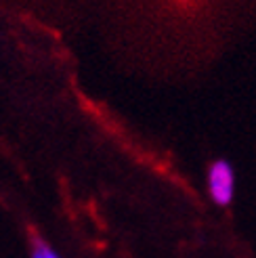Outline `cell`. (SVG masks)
Listing matches in <instances>:
<instances>
[{
    "instance_id": "cell-1",
    "label": "cell",
    "mask_w": 256,
    "mask_h": 258,
    "mask_svg": "<svg viewBox=\"0 0 256 258\" xmlns=\"http://www.w3.org/2000/svg\"><path fill=\"white\" fill-rule=\"evenodd\" d=\"M206 183H208L210 200L216 206L227 208V206L233 202V198H235V170H233V166L229 160L221 158V160H214L208 166Z\"/></svg>"
},
{
    "instance_id": "cell-2",
    "label": "cell",
    "mask_w": 256,
    "mask_h": 258,
    "mask_svg": "<svg viewBox=\"0 0 256 258\" xmlns=\"http://www.w3.org/2000/svg\"><path fill=\"white\" fill-rule=\"evenodd\" d=\"M210 0H164L166 9H170L181 15H194V13L208 7Z\"/></svg>"
},
{
    "instance_id": "cell-3",
    "label": "cell",
    "mask_w": 256,
    "mask_h": 258,
    "mask_svg": "<svg viewBox=\"0 0 256 258\" xmlns=\"http://www.w3.org/2000/svg\"><path fill=\"white\" fill-rule=\"evenodd\" d=\"M30 258H61L53 246L38 233H30Z\"/></svg>"
}]
</instances>
